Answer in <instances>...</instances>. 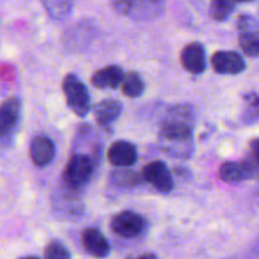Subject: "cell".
Returning a JSON list of instances; mask_svg holds the SVG:
<instances>
[{
    "instance_id": "1",
    "label": "cell",
    "mask_w": 259,
    "mask_h": 259,
    "mask_svg": "<svg viewBox=\"0 0 259 259\" xmlns=\"http://www.w3.org/2000/svg\"><path fill=\"white\" fill-rule=\"evenodd\" d=\"M195 109L190 104H180L168 110L158 134L159 148L174 158L187 159L194 153Z\"/></svg>"
},
{
    "instance_id": "2",
    "label": "cell",
    "mask_w": 259,
    "mask_h": 259,
    "mask_svg": "<svg viewBox=\"0 0 259 259\" xmlns=\"http://www.w3.org/2000/svg\"><path fill=\"white\" fill-rule=\"evenodd\" d=\"M110 2L118 14L134 22H149L163 14L167 0H110Z\"/></svg>"
},
{
    "instance_id": "3",
    "label": "cell",
    "mask_w": 259,
    "mask_h": 259,
    "mask_svg": "<svg viewBox=\"0 0 259 259\" xmlns=\"http://www.w3.org/2000/svg\"><path fill=\"white\" fill-rule=\"evenodd\" d=\"M94 168H95V161L89 154H72L62 172L63 184L72 191L81 190L90 182Z\"/></svg>"
},
{
    "instance_id": "4",
    "label": "cell",
    "mask_w": 259,
    "mask_h": 259,
    "mask_svg": "<svg viewBox=\"0 0 259 259\" xmlns=\"http://www.w3.org/2000/svg\"><path fill=\"white\" fill-rule=\"evenodd\" d=\"M258 166V141L254 139L250 149V156L242 162L228 161L220 166L219 176L223 181L229 184H239L247 180L254 179Z\"/></svg>"
},
{
    "instance_id": "5",
    "label": "cell",
    "mask_w": 259,
    "mask_h": 259,
    "mask_svg": "<svg viewBox=\"0 0 259 259\" xmlns=\"http://www.w3.org/2000/svg\"><path fill=\"white\" fill-rule=\"evenodd\" d=\"M62 90L68 108L75 115L85 118L90 111V94L83 82L75 73H68L63 78Z\"/></svg>"
},
{
    "instance_id": "6",
    "label": "cell",
    "mask_w": 259,
    "mask_h": 259,
    "mask_svg": "<svg viewBox=\"0 0 259 259\" xmlns=\"http://www.w3.org/2000/svg\"><path fill=\"white\" fill-rule=\"evenodd\" d=\"M110 229L118 237L133 239L146 232L147 220L138 212L126 210L114 215L110 222Z\"/></svg>"
},
{
    "instance_id": "7",
    "label": "cell",
    "mask_w": 259,
    "mask_h": 259,
    "mask_svg": "<svg viewBox=\"0 0 259 259\" xmlns=\"http://www.w3.org/2000/svg\"><path fill=\"white\" fill-rule=\"evenodd\" d=\"M238 42L243 52L249 57H258L259 55V34L258 22L250 14H242L237 20Z\"/></svg>"
},
{
    "instance_id": "8",
    "label": "cell",
    "mask_w": 259,
    "mask_h": 259,
    "mask_svg": "<svg viewBox=\"0 0 259 259\" xmlns=\"http://www.w3.org/2000/svg\"><path fill=\"white\" fill-rule=\"evenodd\" d=\"M142 179L151 184L157 191L171 192L174 189V177L168 166L162 161H152L142 169Z\"/></svg>"
},
{
    "instance_id": "9",
    "label": "cell",
    "mask_w": 259,
    "mask_h": 259,
    "mask_svg": "<svg viewBox=\"0 0 259 259\" xmlns=\"http://www.w3.org/2000/svg\"><path fill=\"white\" fill-rule=\"evenodd\" d=\"M22 115V101L9 98L0 104V139H8L15 133Z\"/></svg>"
},
{
    "instance_id": "10",
    "label": "cell",
    "mask_w": 259,
    "mask_h": 259,
    "mask_svg": "<svg viewBox=\"0 0 259 259\" xmlns=\"http://www.w3.org/2000/svg\"><path fill=\"white\" fill-rule=\"evenodd\" d=\"M211 66L219 75H239L247 68L242 55L234 51H218L211 56Z\"/></svg>"
},
{
    "instance_id": "11",
    "label": "cell",
    "mask_w": 259,
    "mask_h": 259,
    "mask_svg": "<svg viewBox=\"0 0 259 259\" xmlns=\"http://www.w3.org/2000/svg\"><path fill=\"white\" fill-rule=\"evenodd\" d=\"M181 66L192 75H201L206 70V52L199 42H191L182 48L180 53Z\"/></svg>"
},
{
    "instance_id": "12",
    "label": "cell",
    "mask_w": 259,
    "mask_h": 259,
    "mask_svg": "<svg viewBox=\"0 0 259 259\" xmlns=\"http://www.w3.org/2000/svg\"><path fill=\"white\" fill-rule=\"evenodd\" d=\"M108 161L118 168H126L136 163L138 152L136 146L131 142L118 141L111 144L108 149Z\"/></svg>"
},
{
    "instance_id": "13",
    "label": "cell",
    "mask_w": 259,
    "mask_h": 259,
    "mask_svg": "<svg viewBox=\"0 0 259 259\" xmlns=\"http://www.w3.org/2000/svg\"><path fill=\"white\" fill-rule=\"evenodd\" d=\"M81 244L89 254L95 258H105L110 253L108 239L96 228H86L81 233Z\"/></svg>"
},
{
    "instance_id": "14",
    "label": "cell",
    "mask_w": 259,
    "mask_h": 259,
    "mask_svg": "<svg viewBox=\"0 0 259 259\" xmlns=\"http://www.w3.org/2000/svg\"><path fill=\"white\" fill-rule=\"evenodd\" d=\"M56 147L53 142L46 136H37L33 138L29 148V156L34 166L43 168L53 161Z\"/></svg>"
},
{
    "instance_id": "15",
    "label": "cell",
    "mask_w": 259,
    "mask_h": 259,
    "mask_svg": "<svg viewBox=\"0 0 259 259\" xmlns=\"http://www.w3.org/2000/svg\"><path fill=\"white\" fill-rule=\"evenodd\" d=\"M121 111H123V104L120 101L115 99H105L95 105L94 116L99 125L106 128L120 116Z\"/></svg>"
},
{
    "instance_id": "16",
    "label": "cell",
    "mask_w": 259,
    "mask_h": 259,
    "mask_svg": "<svg viewBox=\"0 0 259 259\" xmlns=\"http://www.w3.org/2000/svg\"><path fill=\"white\" fill-rule=\"evenodd\" d=\"M123 77L124 72L119 66H106L93 73L91 83L98 89H118Z\"/></svg>"
},
{
    "instance_id": "17",
    "label": "cell",
    "mask_w": 259,
    "mask_h": 259,
    "mask_svg": "<svg viewBox=\"0 0 259 259\" xmlns=\"http://www.w3.org/2000/svg\"><path fill=\"white\" fill-rule=\"evenodd\" d=\"M121 91L124 95L129 99H137L144 93L146 85H144L143 78L141 75L134 71H131L128 73H124V77L121 80Z\"/></svg>"
},
{
    "instance_id": "18",
    "label": "cell",
    "mask_w": 259,
    "mask_h": 259,
    "mask_svg": "<svg viewBox=\"0 0 259 259\" xmlns=\"http://www.w3.org/2000/svg\"><path fill=\"white\" fill-rule=\"evenodd\" d=\"M42 4L51 18L62 20L71 14L75 0H42Z\"/></svg>"
},
{
    "instance_id": "19",
    "label": "cell",
    "mask_w": 259,
    "mask_h": 259,
    "mask_svg": "<svg viewBox=\"0 0 259 259\" xmlns=\"http://www.w3.org/2000/svg\"><path fill=\"white\" fill-rule=\"evenodd\" d=\"M235 3L237 0H211V5H210L211 17L217 22H224L234 10Z\"/></svg>"
},
{
    "instance_id": "20",
    "label": "cell",
    "mask_w": 259,
    "mask_h": 259,
    "mask_svg": "<svg viewBox=\"0 0 259 259\" xmlns=\"http://www.w3.org/2000/svg\"><path fill=\"white\" fill-rule=\"evenodd\" d=\"M141 180L142 177L139 175L132 171H126V169H118L111 175V181L118 186L123 187L137 186V185H139Z\"/></svg>"
},
{
    "instance_id": "21",
    "label": "cell",
    "mask_w": 259,
    "mask_h": 259,
    "mask_svg": "<svg viewBox=\"0 0 259 259\" xmlns=\"http://www.w3.org/2000/svg\"><path fill=\"white\" fill-rule=\"evenodd\" d=\"M45 259H71V253L62 243L52 242L46 247Z\"/></svg>"
},
{
    "instance_id": "22",
    "label": "cell",
    "mask_w": 259,
    "mask_h": 259,
    "mask_svg": "<svg viewBox=\"0 0 259 259\" xmlns=\"http://www.w3.org/2000/svg\"><path fill=\"white\" fill-rule=\"evenodd\" d=\"M247 115H244V120L247 124H252L258 118V96L255 93H250L247 99Z\"/></svg>"
},
{
    "instance_id": "23",
    "label": "cell",
    "mask_w": 259,
    "mask_h": 259,
    "mask_svg": "<svg viewBox=\"0 0 259 259\" xmlns=\"http://www.w3.org/2000/svg\"><path fill=\"white\" fill-rule=\"evenodd\" d=\"M131 259H158L154 253H146V254L139 255L138 258H131Z\"/></svg>"
},
{
    "instance_id": "24",
    "label": "cell",
    "mask_w": 259,
    "mask_h": 259,
    "mask_svg": "<svg viewBox=\"0 0 259 259\" xmlns=\"http://www.w3.org/2000/svg\"><path fill=\"white\" fill-rule=\"evenodd\" d=\"M19 259H39L38 257H33V255H30V257H23V258H19Z\"/></svg>"
},
{
    "instance_id": "25",
    "label": "cell",
    "mask_w": 259,
    "mask_h": 259,
    "mask_svg": "<svg viewBox=\"0 0 259 259\" xmlns=\"http://www.w3.org/2000/svg\"><path fill=\"white\" fill-rule=\"evenodd\" d=\"M237 2H253V0H237Z\"/></svg>"
}]
</instances>
